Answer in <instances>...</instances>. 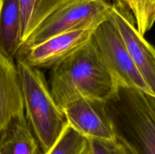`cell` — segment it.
<instances>
[{
    "label": "cell",
    "instance_id": "obj_8",
    "mask_svg": "<svg viewBox=\"0 0 155 154\" xmlns=\"http://www.w3.org/2000/svg\"><path fill=\"white\" fill-rule=\"evenodd\" d=\"M62 110L68 123L89 140H116L105 101L82 98L67 104Z\"/></svg>",
    "mask_w": 155,
    "mask_h": 154
},
{
    "label": "cell",
    "instance_id": "obj_10",
    "mask_svg": "<svg viewBox=\"0 0 155 154\" xmlns=\"http://www.w3.org/2000/svg\"><path fill=\"white\" fill-rule=\"evenodd\" d=\"M0 154H42L25 115L12 119L0 131Z\"/></svg>",
    "mask_w": 155,
    "mask_h": 154
},
{
    "label": "cell",
    "instance_id": "obj_15",
    "mask_svg": "<svg viewBox=\"0 0 155 154\" xmlns=\"http://www.w3.org/2000/svg\"><path fill=\"white\" fill-rule=\"evenodd\" d=\"M91 154H133L116 138L115 140H89Z\"/></svg>",
    "mask_w": 155,
    "mask_h": 154
},
{
    "label": "cell",
    "instance_id": "obj_11",
    "mask_svg": "<svg viewBox=\"0 0 155 154\" xmlns=\"http://www.w3.org/2000/svg\"><path fill=\"white\" fill-rule=\"evenodd\" d=\"M21 45V13L18 0H5L0 18V51L16 58Z\"/></svg>",
    "mask_w": 155,
    "mask_h": 154
},
{
    "label": "cell",
    "instance_id": "obj_5",
    "mask_svg": "<svg viewBox=\"0 0 155 154\" xmlns=\"http://www.w3.org/2000/svg\"><path fill=\"white\" fill-rule=\"evenodd\" d=\"M92 41L101 62L118 86L140 89L151 95L110 14L95 29Z\"/></svg>",
    "mask_w": 155,
    "mask_h": 154
},
{
    "label": "cell",
    "instance_id": "obj_2",
    "mask_svg": "<svg viewBox=\"0 0 155 154\" xmlns=\"http://www.w3.org/2000/svg\"><path fill=\"white\" fill-rule=\"evenodd\" d=\"M116 138L133 154H155V97L118 86L105 101Z\"/></svg>",
    "mask_w": 155,
    "mask_h": 154
},
{
    "label": "cell",
    "instance_id": "obj_6",
    "mask_svg": "<svg viewBox=\"0 0 155 154\" xmlns=\"http://www.w3.org/2000/svg\"><path fill=\"white\" fill-rule=\"evenodd\" d=\"M110 16L124 39L135 66L151 95L155 97V48L139 33L133 15L126 8L114 2Z\"/></svg>",
    "mask_w": 155,
    "mask_h": 154
},
{
    "label": "cell",
    "instance_id": "obj_16",
    "mask_svg": "<svg viewBox=\"0 0 155 154\" xmlns=\"http://www.w3.org/2000/svg\"><path fill=\"white\" fill-rule=\"evenodd\" d=\"M4 1H5V0H0V18H1L2 11L3 5H4Z\"/></svg>",
    "mask_w": 155,
    "mask_h": 154
},
{
    "label": "cell",
    "instance_id": "obj_9",
    "mask_svg": "<svg viewBox=\"0 0 155 154\" xmlns=\"http://www.w3.org/2000/svg\"><path fill=\"white\" fill-rule=\"evenodd\" d=\"M24 115L22 90L16 63L0 51V131Z\"/></svg>",
    "mask_w": 155,
    "mask_h": 154
},
{
    "label": "cell",
    "instance_id": "obj_1",
    "mask_svg": "<svg viewBox=\"0 0 155 154\" xmlns=\"http://www.w3.org/2000/svg\"><path fill=\"white\" fill-rule=\"evenodd\" d=\"M48 84L61 109L82 98L105 101L118 87L101 62L92 38L82 49L51 68Z\"/></svg>",
    "mask_w": 155,
    "mask_h": 154
},
{
    "label": "cell",
    "instance_id": "obj_3",
    "mask_svg": "<svg viewBox=\"0 0 155 154\" xmlns=\"http://www.w3.org/2000/svg\"><path fill=\"white\" fill-rule=\"evenodd\" d=\"M22 90L24 115L42 153L54 144L68 124L63 110L54 101L44 73L16 58Z\"/></svg>",
    "mask_w": 155,
    "mask_h": 154
},
{
    "label": "cell",
    "instance_id": "obj_12",
    "mask_svg": "<svg viewBox=\"0 0 155 154\" xmlns=\"http://www.w3.org/2000/svg\"><path fill=\"white\" fill-rule=\"evenodd\" d=\"M21 13V45L52 12L71 0H18ZM20 45V47H21Z\"/></svg>",
    "mask_w": 155,
    "mask_h": 154
},
{
    "label": "cell",
    "instance_id": "obj_4",
    "mask_svg": "<svg viewBox=\"0 0 155 154\" xmlns=\"http://www.w3.org/2000/svg\"><path fill=\"white\" fill-rule=\"evenodd\" d=\"M111 7L108 0H71L41 23L23 42L17 56L57 35L83 29H95L109 18Z\"/></svg>",
    "mask_w": 155,
    "mask_h": 154
},
{
    "label": "cell",
    "instance_id": "obj_13",
    "mask_svg": "<svg viewBox=\"0 0 155 154\" xmlns=\"http://www.w3.org/2000/svg\"><path fill=\"white\" fill-rule=\"evenodd\" d=\"M42 154H91L90 143L68 123L54 144Z\"/></svg>",
    "mask_w": 155,
    "mask_h": 154
},
{
    "label": "cell",
    "instance_id": "obj_14",
    "mask_svg": "<svg viewBox=\"0 0 155 154\" xmlns=\"http://www.w3.org/2000/svg\"><path fill=\"white\" fill-rule=\"evenodd\" d=\"M130 11L137 30L144 36L155 23V0H114Z\"/></svg>",
    "mask_w": 155,
    "mask_h": 154
},
{
    "label": "cell",
    "instance_id": "obj_7",
    "mask_svg": "<svg viewBox=\"0 0 155 154\" xmlns=\"http://www.w3.org/2000/svg\"><path fill=\"white\" fill-rule=\"evenodd\" d=\"M95 29H83L57 35L17 56L33 67L51 69L83 48Z\"/></svg>",
    "mask_w": 155,
    "mask_h": 154
}]
</instances>
